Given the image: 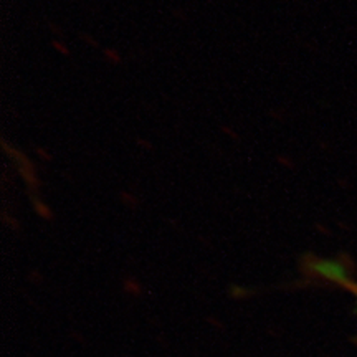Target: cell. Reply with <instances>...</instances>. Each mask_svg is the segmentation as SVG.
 Here are the masks:
<instances>
[{"mask_svg":"<svg viewBox=\"0 0 357 357\" xmlns=\"http://www.w3.org/2000/svg\"><path fill=\"white\" fill-rule=\"evenodd\" d=\"M318 270L326 276V278L337 281L339 284L349 288L351 291L356 293V296H357V283H354V281H351L349 278H347V276L344 275V271H342V268L336 265V263H331V261L319 263Z\"/></svg>","mask_w":357,"mask_h":357,"instance_id":"1","label":"cell"}]
</instances>
